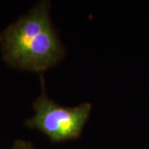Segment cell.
Wrapping results in <instances>:
<instances>
[{"label": "cell", "mask_w": 149, "mask_h": 149, "mask_svg": "<svg viewBox=\"0 0 149 149\" xmlns=\"http://www.w3.org/2000/svg\"><path fill=\"white\" fill-rule=\"evenodd\" d=\"M49 3L42 2L0 34L3 59L20 70H45L57 63L64 49L49 18Z\"/></svg>", "instance_id": "obj_1"}, {"label": "cell", "mask_w": 149, "mask_h": 149, "mask_svg": "<svg viewBox=\"0 0 149 149\" xmlns=\"http://www.w3.org/2000/svg\"><path fill=\"white\" fill-rule=\"evenodd\" d=\"M35 115L26 125L42 131L53 142L78 138L87 121L91 104L83 103L73 108H65L51 100L43 91L34 102Z\"/></svg>", "instance_id": "obj_2"}, {"label": "cell", "mask_w": 149, "mask_h": 149, "mask_svg": "<svg viewBox=\"0 0 149 149\" xmlns=\"http://www.w3.org/2000/svg\"><path fill=\"white\" fill-rule=\"evenodd\" d=\"M13 149H34L29 143L24 141H17L13 147Z\"/></svg>", "instance_id": "obj_3"}]
</instances>
